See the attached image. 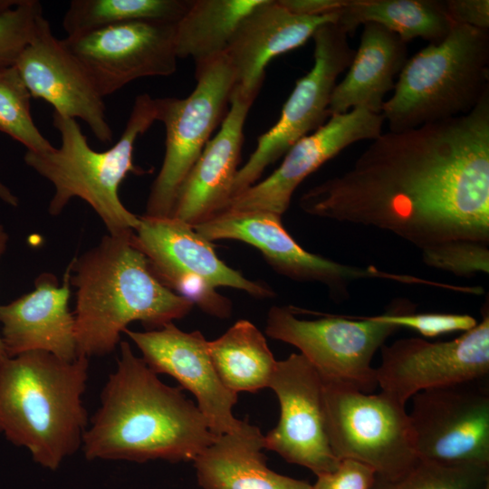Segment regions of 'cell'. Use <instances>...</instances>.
<instances>
[{
  "mask_svg": "<svg viewBox=\"0 0 489 489\" xmlns=\"http://www.w3.org/2000/svg\"><path fill=\"white\" fill-rule=\"evenodd\" d=\"M43 16L39 1L22 0L0 13V69L14 65Z\"/></svg>",
  "mask_w": 489,
  "mask_h": 489,
  "instance_id": "33",
  "label": "cell"
},
{
  "mask_svg": "<svg viewBox=\"0 0 489 489\" xmlns=\"http://www.w3.org/2000/svg\"><path fill=\"white\" fill-rule=\"evenodd\" d=\"M156 120V99L147 93L137 96L120 138L100 152L90 147L76 120L53 112L60 147L46 152L27 150L24 157L27 166L54 187L49 213L58 216L72 198L79 197L94 209L110 235L131 234L139 216L121 203L119 188L129 173H143L133 164L134 145Z\"/></svg>",
  "mask_w": 489,
  "mask_h": 489,
  "instance_id": "5",
  "label": "cell"
},
{
  "mask_svg": "<svg viewBox=\"0 0 489 489\" xmlns=\"http://www.w3.org/2000/svg\"><path fill=\"white\" fill-rule=\"evenodd\" d=\"M175 24L132 21L67 36L62 42L104 99L134 80L176 72Z\"/></svg>",
  "mask_w": 489,
  "mask_h": 489,
  "instance_id": "14",
  "label": "cell"
},
{
  "mask_svg": "<svg viewBox=\"0 0 489 489\" xmlns=\"http://www.w3.org/2000/svg\"><path fill=\"white\" fill-rule=\"evenodd\" d=\"M7 240H8V235L5 233L3 225H0V257L5 250ZM7 358L9 357L6 354V351H5V349L1 335H0V362L4 361Z\"/></svg>",
  "mask_w": 489,
  "mask_h": 489,
  "instance_id": "37",
  "label": "cell"
},
{
  "mask_svg": "<svg viewBox=\"0 0 489 489\" xmlns=\"http://www.w3.org/2000/svg\"><path fill=\"white\" fill-rule=\"evenodd\" d=\"M370 320L417 331L425 337H436L455 331H467L477 324L468 314L415 313V306L407 301H398L385 313L367 316Z\"/></svg>",
  "mask_w": 489,
  "mask_h": 489,
  "instance_id": "32",
  "label": "cell"
},
{
  "mask_svg": "<svg viewBox=\"0 0 489 489\" xmlns=\"http://www.w3.org/2000/svg\"><path fill=\"white\" fill-rule=\"evenodd\" d=\"M191 0H72L63 19L67 36L114 24L153 20L177 23Z\"/></svg>",
  "mask_w": 489,
  "mask_h": 489,
  "instance_id": "28",
  "label": "cell"
},
{
  "mask_svg": "<svg viewBox=\"0 0 489 489\" xmlns=\"http://www.w3.org/2000/svg\"><path fill=\"white\" fill-rule=\"evenodd\" d=\"M253 103L233 91L230 109L220 129L206 143L181 185L171 216L194 227L226 208L239 169L244 123Z\"/></svg>",
  "mask_w": 489,
  "mask_h": 489,
  "instance_id": "21",
  "label": "cell"
},
{
  "mask_svg": "<svg viewBox=\"0 0 489 489\" xmlns=\"http://www.w3.org/2000/svg\"><path fill=\"white\" fill-rule=\"evenodd\" d=\"M488 485L489 465H442L418 460L396 478L376 475L370 489H485Z\"/></svg>",
  "mask_w": 489,
  "mask_h": 489,
  "instance_id": "29",
  "label": "cell"
},
{
  "mask_svg": "<svg viewBox=\"0 0 489 489\" xmlns=\"http://www.w3.org/2000/svg\"><path fill=\"white\" fill-rule=\"evenodd\" d=\"M264 0H191L175 24L177 58L196 64L225 54L244 18Z\"/></svg>",
  "mask_w": 489,
  "mask_h": 489,
  "instance_id": "26",
  "label": "cell"
},
{
  "mask_svg": "<svg viewBox=\"0 0 489 489\" xmlns=\"http://www.w3.org/2000/svg\"><path fill=\"white\" fill-rule=\"evenodd\" d=\"M194 228L210 242L231 239L248 244L279 273L294 281L322 283L340 299L348 297L354 281L385 277L384 271L373 265L344 264L306 251L286 231L282 216L272 212L224 210Z\"/></svg>",
  "mask_w": 489,
  "mask_h": 489,
  "instance_id": "15",
  "label": "cell"
},
{
  "mask_svg": "<svg viewBox=\"0 0 489 489\" xmlns=\"http://www.w3.org/2000/svg\"><path fill=\"white\" fill-rule=\"evenodd\" d=\"M489 33L454 25L408 59L381 113L399 132L471 111L489 91Z\"/></svg>",
  "mask_w": 489,
  "mask_h": 489,
  "instance_id": "6",
  "label": "cell"
},
{
  "mask_svg": "<svg viewBox=\"0 0 489 489\" xmlns=\"http://www.w3.org/2000/svg\"><path fill=\"white\" fill-rule=\"evenodd\" d=\"M323 316L300 319L291 308L273 306L265 332L296 347L323 384L370 393L378 387L373 356L399 328L367 316Z\"/></svg>",
  "mask_w": 489,
  "mask_h": 489,
  "instance_id": "10",
  "label": "cell"
},
{
  "mask_svg": "<svg viewBox=\"0 0 489 489\" xmlns=\"http://www.w3.org/2000/svg\"><path fill=\"white\" fill-rule=\"evenodd\" d=\"M288 11L302 15H322L339 12L346 0H279Z\"/></svg>",
  "mask_w": 489,
  "mask_h": 489,
  "instance_id": "36",
  "label": "cell"
},
{
  "mask_svg": "<svg viewBox=\"0 0 489 489\" xmlns=\"http://www.w3.org/2000/svg\"><path fill=\"white\" fill-rule=\"evenodd\" d=\"M408 59L407 43L397 34L379 24H364L349 71L332 91L330 116L355 108L381 113L384 98Z\"/></svg>",
  "mask_w": 489,
  "mask_h": 489,
  "instance_id": "24",
  "label": "cell"
},
{
  "mask_svg": "<svg viewBox=\"0 0 489 489\" xmlns=\"http://www.w3.org/2000/svg\"><path fill=\"white\" fill-rule=\"evenodd\" d=\"M264 436L243 420L237 430L218 436L193 461L198 484L203 489H312L308 482L267 466Z\"/></svg>",
  "mask_w": 489,
  "mask_h": 489,
  "instance_id": "23",
  "label": "cell"
},
{
  "mask_svg": "<svg viewBox=\"0 0 489 489\" xmlns=\"http://www.w3.org/2000/svg\"><path fill=\"white\" fill-rule=\"evenodd\" d=\"M485 489H489V485Z\"/></svg>",
  "mask_w": 489,
  "mask_h": 489,
  "instance_id": "39",
  "label": "cell"
},
{
  "mask_svg": "<svg viewBox=\"0 0 489 489\" xmlns=\"http://www.w3.org/2000/svg\"><path fill=\"white\" fill-rule=\"evenodd\" d=\"M348 36L338 22L324 24L315 31L312 37L313 66L297 80L279 120L258 138L255 149L238 169L232 198L254 185L268 166L331 117L329 105L337 79L349 68L355 55L356 50L350 45Z\"/></svg>",
  "mask_w": 489,
  "mask_h": 489,
  "instance_id": "11",
  "label": "cell"
},
{
  "mask_svg": "<svg viewBox=\"0 0 489 489\" xmlns=\"http://www.w3.org/2000/svg\"><path fill=\"white\" fill-rule=\"evenodd\" d=\"M131 242L167 287L211 316L227 319L232 314L231 301L219 294V287L262 299L275 295L270 286L229 267L216 255L210 241L173 216H140Z\"/></svg>",
  "mask_w": 489,
  "mask_h": 489,
  "instance_id": "7",
  "label": "cell"
},
{
  "mask_svg": "<svg viewBox=\"0 0 489 489\" xmlns=\"http://www.w3.org/2000/svg\"><path fill=\"white\" fill-rule=\"evenodd\" d=\"M88 358L72 361L32 350L0 362V433L55 471L82 446Z\"/></svg>",
  "mask_w": 489,
  "mask_h": 489,
  "instance_id": "4",
  "label": "cell"
},
{
  "mask_svg": "<svg viewBox=\"0 0 489 489\" xmlns=\"http://www.w3.org/2000/svg\"><path fill=\"white\" fill-rule=\"evenodd\" d=\"M31 94L14 65L0 69V131L29 151L46 152L54 147L43 136L31 115Z\"/></svg>",
  "mask_w": 489,
  "mask_h": 489,
  "instance_id": "30",
  "label": "cell"
},
{
  "mask_svg": "<svg viewBox=\"0 0 489 489\" xmlns=\"http://www.w3.org/2000/svg\"><path fill=\"white\" fill-rule=\"evenodd\" d=\"M195 76L187 97L156 99L157 120L166 129L165 154L146 216H171L181 185L227 113L235 79L225 54L197 63Z\"/></svg>",
  "mask_w": 489,
  "mask_h": 489,
  "instance_id": "8",
  "label": "cell"
},
{
  "mask_svg": "<svg viewBox=\"0 0 489 489\" xmlns=\"http://www.w3.org/2000/svg\"><path fill=\"white\" fill-rule=\"evenodd\" d=\"M323 412L329 444L340 461L360 462L385 479L418 461L406 406L385 393L323 384Z\"/></svg>",
  "mask_w": 489,
  "mask_h": 489,
  "instance_id": "9",
  "label": "cell"
},
{
  "mask_svg": "<svg viewBox=\"0 0 489 489\" xmlns=\"http://www.w3.org/2000/svg\"><path fill=\"white\" fill-rule=\"evenodd\" d=\"M488 244L465 239H453L421 249L422 260L429 267L457 276L489 273Z\"/></svg>",
  "mask_w": 489,
  "mask_h": 489,
  "instance_id": "31",
  "label": "cell"
},
{
  "mask_svg": "<svg viewBox=\"0 0 489 489\" xmlns=\"http://www.w3.org/2000/svg\"><path fill=\"white\" fill-rule=\"evenodd\" d=\"M376 473L360 462L343 459L331 472L317 476L312 489H370Z\"/></svg>",
  "mask_w": 489,
  "mask_h": 489,
  "instance_id": "34",
  "label": "cell"
},
{
  "mask_svg": "<svg viewBox=\"0 0 489 489\" xmlns=\"http://www.w3.org/2000/svg\"><path fill=\"white\" fill-rule=\"evenodd\" d=\"M339 13L338 24L348 34L361 24L375 23L394 32L405 43L421 38L438 43L454 26L443 1L346 0Z\"/></svg>",
  "mask_w": 489,
  "mask_h": 489,
  "instance_id": "25",
  "label": "cell"
},
{
  "mask_svg": "<svg viewBox=\"0 0 489 489\" xmlns=\"http://www.w3.org/2000/svg\"><path fill=\"white\" fill-rule=\"evenodd\" d=\"M481 381L426 389L410 398L418 460L489 465V391Z\"/></svg>",
  "mask_w": 489,
  "mask_h": 489,
  "instance_id": "12",
  "label": "cell"
},
{
  "mask_svg": "<svg viewBox=\"0 0 489 489\" xmlns=\"http://www.w3.org/2000/svg\"><path fill=\"white\" fill-rule=\"evenodd\" d=\"M385 119L364 108L333 114L312 133L296 141L265 179L234 197L225 210L268 211L283 216L298 186L348 146L381 134Z\"/></svg>",
  "mask_w": 489,
  "mask_h": 489,
  "instance_id": "17",
  "label": "cell"
},
{
  "mask_svg": "<svg viewBox=\"0 0 489 489\" xmlns=\"http://www.w3.org/2000/svg\"><path fill=\"white\" fill-rule=\"evenodd\" d=\"M132 233L105 235L70 264V282L77 289L73 316L78 356L107 355L130 322L159 329L185 317L194 306L158 278L132 244Z\"/></svg>",
  "mask_w": 489,
  "mask_h": 489,
  "instance_id": "3",
  "label": "cell"
},
{
  "mask_svg": "<svg viewBox=\"0 0 489 489\" xmlns=\"http://www.w3.org/2000/svg\"><path fill=\"white\" fill-rule=\"evenodd\" d=\"M379 350L378 387L405 406L426 389L483 380L489 374L488 307L474 328L452 340L404 338Z\"/></svg>",
  "mask_w": 489,
  "mask_h": 489,
  "instance_id": "13",
  "label": "cell"
},
{
  "mask_svg": "<svg viewBox=\"0 0 489 489\" xmlns=\"http://www.w3.org/2000/svg\"><path fill=\"white\" fill-rule=\"evenodd\" d=\"M120 349L116 370L82 436L84 456L137 463L194 461L218 436L181 388L162 382L129 342L120 341Z\"/></svg>",
  "mask_w": 489,
  "mask_h": 489,
  "instance_id": "2",
  "label": "cell"
},
{
  "mask_svg": "<svg viewBox=\"0 0 489 489\" xmlns=\"http://www.w3.org/2000/svg\"><path fill=\"white\" fill-rule=\"evenodd\" d=\"M70 265L63 283L49 273L39 275L34 290L0 305L1 338L9 358L32 350L72 361L77 355L74 316L69 311Z\"/></svg>",
  "mask_w": 489,
  "mask_h": 489,
  "instance_id": "22",
  "label": "cell"
},
{
  "mask_svg": "<svg viewBox=\"0 0 489 489\" xmlns=\"http://www.w3.org/2000/svg\"><path fill=\"white\" fill-rule=\"evenodd\" d=\"M340 13L322 15L296 14L279 0H264L250 13L235 32L225 56L234 71V90L254 101L270 61L296 49L327 23H337Z\"/></svg>",
  "mask_w": 489,
  "mask_h": 489,
  "instance_id": "20",
  "label": "cell"
},
{
  "mask_svg": "<svg viewBox=\"0 0 489 489\" xmlns=\"http://www.w3.org/2000/svg\"><path fill=\"white\" fill-rule=\"evenodd\" d=\"M443 5L454 25H468L488 31V0H446L443 1Z\"/></svg>",
  "mask_w": 489,
  "mask_h": 489,
  "instance_id": "35",
  "label": "cell"
},
{
  "mask_svg": "<svg viewBox=\"0 0 489 489\" xmlns=\"http://www.w3.org/2000/svg\"><path fill=\"white\" fill-rule=\"evenodd\" d=\"M269 388L280 404L279 422L264 436V448L316 476L337 468L325 429L323 382L301 354L277 360Z\"/></svg>",
  "mask_w": 489,
  "mask_h": 489,
  "instance_id": "16",
  "label": "cell"
},
{
  "mask_svg": "<svg viewBox=\"0 0 489 489\" xmlns=\"http://www.w3.org/2000/svg\"><path fill=\"white\" fill-rule=\"evenodd\" d=\"M305 213L389 232L422 249L489 243V91L468 113L371 140L344 173L306 191Z\"/></svg>",
  "mask_w": 489,
  "mask_h": 489,
  "instance_id": "1",
  "label": "cell"
},
{
  "mask_svg": "<svg viewBox=\"0 0 489 489\" xmlns=\"http://www.w3.org/2000/svg\"><path fill=\"white\" fill-rule=\"evenodd\" d=\"M14 66L32 97L45 101L63 117L82 120L100 142L111 141L103 98L43 16Z\"/></svg>",
  "mask_w": 489,
  "mask_h": 489,
  "instance_id": "18",
  "label": "cell"
},
{
  "mask_svg": "<svg viewBox=\"0 0 489 489\" xmlns=\"http://www.w3.org/2000/svg\"><path fill=\"white\" fill-rule=\"evenodd\" d=\"M0 199L13 206L18 205V198L2 182H0Z\"/></svg>",
  "mask_w": 489,
  "mask_h": 489,
  "instance_id": "38",
  "label": "cell"
},
{
  "mask_svg": "<svg viewBox=\"0 0 489 489\" xmlns=\"http://www.w3.org/2000/svg\"><path fill=\"white\" fill-rule=\"evenodd\" d=\"M207 350L221 382L232 392L269 388L277 360L263 333L249 321L240 320L207 341Z\"/></svg>",
  "mask_w": 489,
  "mask_h": 489,
  "instance_id": "27",
  "label": "cell"
},
{
  "mask_svg": "<svg viewBox=\"0 0 489 489\" xmlns=\"http://www.w3.org/2000/svg\"><path fill=\"white\" fill-rule=\"evenodd\" d=\"M157 374H168L197 398V408L216 436L237 430L243 420L233 414L238 394L221 382L211 361L207 341L198 331L186 332L173 322L147 331H124Z\"/></svg>",
  "mask_w": 489,
  "mask_h": 489,
  "instance_id": "19",
  "label": "cell"
}]
</instances>
